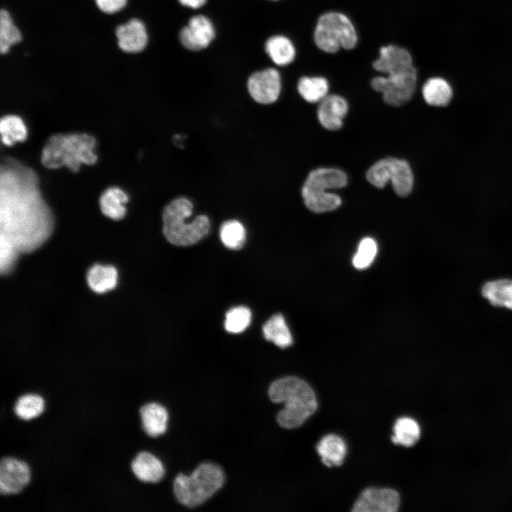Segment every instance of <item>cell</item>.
<instances>
[{
	"label": "cell",
	"instance_id": "1",
	"mask_svg": "<svg viewBox=\"0 0 512 512\" xmlns=\"http://www.w3.org/2000/svg\"><path fill=\"white\" fill-rule=\"evenodd\" d=\"M30 169L11 160L1 169L0 238L21 253L41 247L50 237L53 220Z\"/></svg>",
	"mask_w": 512,
	"mask_h": 512
},
{
	"label": "cell",
	"instance_id": "2",
	"mask_svg": "<svg viewBox=\"0 0 512 512\" xmlns=\"http://www.w3.org/2000/svg\"><path fill=\"white\" fill-rule=\"evenodd\" d=\"M272 402L284 403L277 416L278 424L286 429L300 427L317 409L315 393L304 380L287 376L276 380L269 387Z\"/></svg>",
	"mask_w": 512,
	"mask_h": 512
},
{
	"label": "cell",
	"instance_id": "3",
	"mask_svg": "<svg viewBox=\"0 0 512 512\" xmlns=\"http://www.w3.org/2000/svg\"><path fill=\"white\" fill-rule=\"evenodd\" d=\"M95 144V139L87 134H56L43 146L41 162L48 169L65 166L77 172L82 164L92 165L97 161Z\"/></svg>",
	"mask_w": 512,
	"mask_h": 512
},
{
	"label": "cell",
	"instance_id": "4",
	"mask_svg": "<svg viewBox=\"0 0 512 512\" xmlns=\"http://www.w3.org/2000/svg\"><path fill=\"white\" fill-rule=\"evenodd\" d=\"M192 202L184 197L175 198L164 209L163 234L168 242L177 246H189L197 243L209 232L210 221L205 215H197L186 223L193 211Z\"/></svg>",
	"mask_w": 512,
	"mask_h": 512
},
{
	"label": "cell",
	"instance_id": "5",
	"mask_svg": "<svg viewBox=\"0 0 512 512\" xmlns=\"http://www.w3.org/2000/svg\"><path fill=\"white\" fill-rule=\"evenodd\" d=\"M225 475L217 464L202 463L188 476L179 474L174 481V492L183 505L193 508L209 499L223 485Z\"/></svg>",
	"mask_w": 512,
	"mask_h": 512
},
{
	"label": "cell",
	"instance_id": "6",
	"mask_svg": "<svg viewBox=\"0 0 512 512\" xmlns=\"http://www.w3.org/2000/svg\"><path fill=\"white\" fill-rule=\"evenodd\" d=\"M316 47L328 54L341 49L351 50L358 45V35L351 18L341 11H329L317 18L313 31Z\"/></svg>",
	"mask_w": 512,
	"mask_h": 512
},
{
	"label": "cell",
	"instance_id": "7",
	"mask_svg": "<svg viewBox=\"0 0 512 512\" xmlns=\"http://www.w3.org/2000/svg\"><path fill=\"white\" fill-rule=\"evenodd\" d=\"M417 70L391 75H377L370 81L371 87L383 95L384 102L400 106L412 97L417 81Z\"/></svg>",
	"mask_w": 512,
	"mask_h": 512
},
{
	"label": "cell",
	"instance_id": "8",
	"mask_svg": "<svg viewBox=\"0 0 512 512\" xmlns=\"http://www.w3.org/2000/svg\"><path fill=\"white\" fill-rule=\"evenodd\" d=\"M31 469L26 461L4 455L0 460V495H16L31 483Z\"/></svg>",
	"mask_w": 512,
	"mask_h": 512
},
{
	"label": "cell",
	"instance_id": "9",
	"mask_svg": "<svg viewBox=\"0 0 512 512\" xmlns=\"http://www.w3.org/2000/svg\"><path fill=\"white\" fill-rule=\"evenodd\" d=\"M373 68L383 75L405 73L416 68L412 55L403 46L388 44L380 47Z\"/></svg>",
	"mask_w": 512,
	"mask_h": 512
},
{
	"label": "cell",
	"instance_id": "10",
	"mask_svg": "<svg viewBox=\"0 0 512 512\" xmlns=\"http://www.w3.org/2000/svg\"><path fill=\"white\" fill-rule=\"evenodd\" d=\"M251 97L260 104H271L277 100L281 92L280 74L274 68H267L252 73L247 80Z\"/></svg>",
	"mask_w": 512,
	"mask_h": 512
},
{
	"label": "cell",
	"instance_id": "11",
	"mask_svg": "<svg viewBox=\"0 0 512 512\" xmlns=\"http://www.w3.org/2000/svg\"><path fill=\"white\" fill-rule=\"evenodd\" d=\"M400 506L398 493L390 488L366 489L353 504V512H395Z\"/></svg>",
	"mask_w": 512,
	"mask_h": 512
},
{
	"label": "cell",
	"instance_id": "12",
	"mask_svg": "<svg viewBox=\"0 0 512 512\" xmlns=\"http://www.w3.org/2000/svg\"><path fill=\"white\" fill-rule=\"evenodd\" d=\"M215 37L210 20L203 15L193 16L186 26L181 28L179 38L182 45L191 50L206 48Z\"/></svg>",
	"mask_w": 512,
	"mask_h": 512
},
{
	"label": "cell",
	"instance_id": "13",
	"mask_svg": "<svg viewBox=\"0 0 512 512\" xmlns=\"http://www.w3.org/2000/svg\"><path fill=\"white\" fill-rule=\"evenodd\" d=\"M347 183V176L336 168H318L307 176L302 192L325 194L331 189L343 188Z\"/></svg>",
	"mask_w": 512,
	"mask_h": 512
},
{
	"label": "cell",
	"instance_id": "14",
	"mask_svg": "<svg viewBox=\"0 0 512 512\" xmlns=\"http://www.w3.org/2000/svg\"><path fill=\"white\" fill-rule=\"evenodd\" d=\"M117 43L125 53H136L143 50L148 42L146 27L142 21L132 18L115 29Z\"/></svg>",
	"mask_w": 512,
	"mask_h": 512
},
{
	"label": "cell",
	"instance_id": "15",
	"mask_svg": "<svg viewBox=\"0 0 512 512\" xmlns=\"http://www.w3.org/2000/svg\"><path fill=\"white\" fill-rule=\"evenodd\" d=\"M348 109V102L344 97L336 94L327 95L319 102V121L326 129L337 130L341 127Z\"/></svg>",
	"mask_w": 512,
	"mask_h": 512
},
{
	"label": "cell",
	"instance_id": "16",
	"mask_svg": "<svg viewBox=\"0 0 512 512\" xmlns=\"http://www.w3.org/2000/svg\"><path fill=\"white\" fill-rule=\"evenodd\" d=\"M130 469L138 480L145 483H157L165 474L162 462L147 451L139 452L132 459Z\"/></svg>",
	"mask_w": 512,
	"mask_h": 512
},
{
	"label": "cell",
	"instance_id": "17",
	"mask_svg": "<svg viewBox=\"0 0 512 512\" xmlns=\"http://www.w3.org/2000/svg\"><path fill=\"white\" fill-rule=\"evenodd\" d=\"M142 427L144 432L151 437L165 433L167 429L169 414L166 409L157 402H149L139 410Z\"/></svg>",
	"mask_w": 512,
	"mask_h": 512
},
{
	"label": "cell",
	"instance_id": "18",
	"mask_svg": "<svg viewBox=\"0 0 512 512\" xmlns=\"http://www.w3.org/2000/svg\"><path fill=\"white\" fill-rule=\"evenodd\" d=\"M481 295L491 306L512 311V279L497 278L486 281Z\"/></svg>",
	"mask_w": 512,
	"mask_h": 512
},
{
	"label": "cell",
	"instance_id": "19",
	"mask_svg": "<svg viewBox=\"0 0 512 512\" xmlns=\"http://www.w3.org/2000/svg\"><path fill=\"white\" fill-rule=\"evenodd\" d=\"M422 95L427 104L434 107H445L452 101L453 87L449 81L442 76L434 75L427 78L422 87Z\"/></svg>",
	"mask_w": 512,
	"mask_h": 512
},
{
	"label": "cell",
	"instance_id": "20",
	"mask_svg": "<svg viewBox=\"0 0 512 512\" xmlns=\"http://www.w3.org/2000/svg\"><path fill=\"white\" fill-rule=\"evenodd\" d=\"M390 159L389 181L394 191L401 197L408 196L414 186V175L409 163L393 157Z\"/></svg>",
	"mask_w": 512,
	"mask_h": 512
},
{
	"label": "cell",
	"instance_id": "21",
	"mask_svg": "<svg viewBox=\"0 0 512 512\" xmlns=\"http://www.w3.org/2000/svg\"><path fill=\"white\" fill-rule=\"evenodd\" d=\"M316 451L324 464L329 467L343 464L347 448L343 439L336 434L323 437L316 444Z\"/></svg>",
	"mask_w": 512,
	"mask_h": 512
},
{
	"label": "cell",
	"instance_id": "22",
	"mask_svg": "<svg viewBox=\"0 0 512 512\" xmlns=\"http://www.w3.org/2000/svg\"><path fill=\"white\" fill-rule=\"evenodd\" d=\"M46 410V400L38 393H24L13 405L15 415L22 421H31L40 417Z\"/></svg>",
	"mask_w": 512,
	"mask_h": 512
},
{
	"label": "cell",
	"instance_id": "23",
	"mask_svg": "<svg viewBox=\"0 0 512 512\" xmlns=\"http://www.w3.org/2000/svg\"><path fill=\"white\" fill-rule=\"evenodd\" d=\"M127 193L117 187L106 189L100 198V207L102 213L107 217L118 220L126 214L124 204L128 201Z\"/></svg>",
	"mask_w": 512,
	"mask_h": 512
},
{
	"label": "cell",
	"instance_id": "24",
	"mask_svg": "<svg viewBox=\"0 0 512 512\" xmlns=\"http://www.w3.org/2000/svg\"><path fill=\"white\" fill-rule=\"evenodd\" d=\"M265 51L277 65L284 66L294 61L296 48L292 41L282 35H276L267 39Z\"/></svg>",
	"mask_w": 512,
	"mask_h": 512
},
{
	"label": "cell",
	"instance_id": "25",
	"mask_svg": "<svg viewBox=\"0 0 512 512\" xmlns=\"http://www.w3.org/2000/svg\"><path fill=\"white\" fill-rule=\"evenodd\" d=\"M262 332L267 341L273 342L279 348H287L293 343L285 319L280 314H274L264 324Z\"/></svg>",
	"mask_w": 512,
	"mask_h": 512
},
{
	"label": "cell",
	"instance_id": "26",
	"mask_svg": "<svg viewBox=\"0 0 512 512\" xmlns=\"http://www.w3.org/2000/svg\"><path fill=\"white\" fill-rule=\"evenodd\" d=\"M87 281L92 290L104 293L115 287L117 282V271L110 265H95L88 271Z\"/></svg>",
	"mask_w": 512,
	"mask_h": 512
},
{
	"label": "cell",
	"instance_id": "27",
	"mask_svg": "<svg viewBox=\"0 0 512 512\" xmlns=\"http://www.w3.org/2000/svg\"><path fill=\"white\" fill-rule=\"evenodd\" d=\"M329 90V83L323 76H303L297 83L299 95L311 103L321 102L328 95Z\"/></svg>",
	"mask_w": 512,
	"mask_h": 512
},
{
	"label": "cell",
	"instance_id": "28",
	"mask_svg": "<svg viewBox=\"0 0 512 512\" xmlns=\"http://www.w3.org/2000/svg\"><path fill=\"white\" fill-rule=\"evenodd\" d=\"M394 434L391 437L395 444L413 446L420 437V427L412 418L404 417L396 420L393 426Z\"/></svg>",
	"mask_w": 512,
	"mask_h": 512
},
{
	"label": "cell",
	"instance_id": "29",
	"mask_svg": "<svg viewBox=\"0 0 512 512\" xmlns=\"http://www.w3.org/2000/svg\"><path fill=\"white\" fill-rule=\"evenodd\" d=\"M1 141L6 146L23 142L27 137V129L23 120L18 116L10 114L1 119Z\"/></svg>",
	"mask_w": 512,
	"mask_h": 512
},
{
	"label": "cell",
	"instance_id": "30",
	"mask_svg": "<svg viewBox=\"0 0 512 512\" xmlns=\"http://www.w3.org/2000/svg\"><path fill=\"white\" fill-rule=\"evenodd\" d=\"M21 33L14 24L9 12L6 9L0 11V53L6 54L10 48L21 41Z\"/></svg>",
	"mask_w": 512,
	"mask_h": 512
},
{
	"label": "cell",
	"instance_id": "31",
	"mask_svg": "<svg viewBox=\"0 0 512 512\" xmlns=\"http://www.w3.org/2000/svg\"><path fill=\"white\" fill-rule=\"evenodd\" d=\"M220 238L227 248L240 250L245 242V228L238 220H227L222 224L220 228Z\"/></svg>",
	"mask_w": 512,
	"mask_h": 512
},
{
	"label": "cell",
	"instance_id": "32",
	"mask_svg": "<svg viewBox=\"0 0 512 512\" xmlns=\"http://www.w3.org/2000/svg\"><path fill=\"white\" fill-rule=\"evenodd\" d=\"M302 196L306 207L314 213L332 211L341 204L340 196L331 192L325 194L302 193Z\"/></svg>",
	"mask_w": 512,
	"mask_h": 512
},
{
	"label": "cell",
	"instance_id": "33",
	"mask_svg": "<svg viewBox=\"0 0 512 512\" xmlns=\"http://www.w3.org/2000/svg\"><path fill=\"white\" fill-rule=\"evenodd\" d=\"M251 321V311L244 306L230 309L225 314L224 327L231 334H239L245 331Z\"/></svg>",
	"mask_w": 512,
	"mask_h": 512
},
{
	"label": "cell",
	"instance_id": "34",
	"mask_svg": "<svg viewBox=\"0 0 512 512\" xmlns=\"http://www.w3.org/2000/svg\"><path fill=\"white\" fill-rule=\"evenodd\" d=\"M378 252L375 240L370 237L363 238L352 259V264L357 270H365L373 262Z\"/></svg>",
	"mask_w": 512,
	"mask_h": 512
},
{
	"label": "cell",
	"instance_id": "35",
	"mask_svg": "<svg viewBox=\"0 0 512 512\" xmlns=\"http://www.w3.org/2000/svg\"><path fill=\"white\" fill-rule=\"evenodd\" d=\"M389 158L380 159L368 170L366 178L375 187L383 188L389 182Z\"/></svg>",
	"mask_w": 512,
	"mask_h": 512
},
{
	"label": "cell",
	"instance_id": "36",
	"mask_svg": "<svg viewBox=\"0 0 512 512\" xmlns=\"http://www.w3.org/2000/svg\"><path fill=\"white\" fill-rule=\"evenodd\" d=\"M19 255V252L12 244L0 238V272L2 275L11 273Z\"/></svg>",
	"mask_w": 512,
	"mask_h": 512
},
{
	"label": "cell",
	"instance_id": "37",
	"mask_svg": "<svg viewBox=\"0 0 512 512\" xmlns=\"http://www.w3.org/2000/svg\"><path fill=\"white\" fill-rule=\"evenodd\" d=\"M97 8L108 14H114L122 9L127 0H95Z\"/></svg>",
	"mask_w": 512,
	"mask_h": 512
},
{
	"label": "cell",
	"instance_id": "38",
	"mask_svg": "<svg viewBox=\"0 0 512 512\" xmlns=\"http://www.w3.org/2000/svg\"><path fill=\"white\" fill-rule=\"evenodd\" d=\"M183 6L192 8L198 9L203 6L206 0H178Z\"/></svg>",
	"mask_w": 512,
	"mask_h": 512
}]
</instances>
